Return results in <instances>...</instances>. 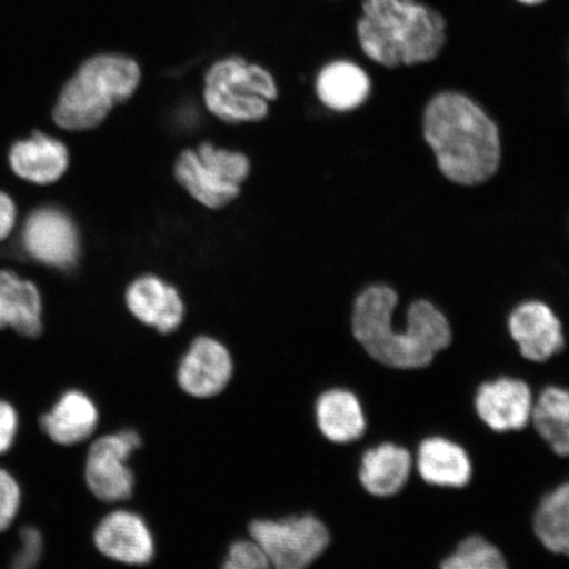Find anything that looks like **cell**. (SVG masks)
Segmentation results:
<instances>
[{
	"instance_id": "obj_2",
	"label": "cell",
	"mask_w": 569,
	"mask_h": 569,
	"mask_svg": "<svg viewBox=\"0 0 569 569\" xmlns=\"http://www.w3.org/2000/svg\"><path fill=\"white\" fill-rule=\"evenodd\" d=\"M400 293L388 283H373L356 296L352 336L377 365L391 369H422L451 346L453 327L442 308L419 297L408 305L403 325L395 317Z\"/></svg>"
},
{
	"instance_id": "obj_6",
	"label": "cell",
	"mask_w": 569,
	"mask_h": 569,
	"mask_svg": "<svg viewBox=\"0 0 569 569\" xmlns=\"http://www.w3.org/2000/svg\"><path fill=\"white\" fill-rule=\"evenodd\" d=\"M249 172L251 163L246 154L219 149L211 142H203L197 152L187 149L174 166L177 182L196 201L213 210L239 197Z\"/></svg>"
},
{
	"instance_id": "obj_21",
	"label": "cell",
	"mask_w": 569,
	"mask_h": 569,
	"mask_svg": "<svg viewBox=\"0 0 569 569\" xmlns=\"http://www.w3.org/2000/svg\"><path fill=\"white\" fill-rule=\"evenodd\" d=\"M320 433L331 443H353L365 436L367 418L359 397L347 389H330L316 403Z\"/></svg>"
},
{
	"instance_id": "obj_11",
	"label": "cell",
	"mask_w": 569,
	"mask_h": 569,
	"mask_svg": "<svg viewBox=\"0 0 569 569\" xmlns=\"http://www.w3.org/2000/svg\"><path fill=\"white\" fill-rule=\"evenodd\" d=\"M233 375L231 353L220 341L199 337L184 353L177 371L183 393L198 400L217 397L229 386Z\"/></svg>"
},
{
	"instance_id": "obj_20",
	"label": "cell",
	"mask_w": 569,
	"mask_h": 569,
	"mask_svg": "<svg viewBox=\"0 0 569 569\" xmlns=\"http://www.w3.org/2000/svg\"><path fill=\"white\" fill-rule=\"evenodd\" d=\"M38 338L42 331V302L36 284L9 270L0 272V330Z\"/></svg>"
},
{
	"instance_id": "obj_30",
	"label": "cell",
	"mask_w": 569,
	"mask_h": 569,
	"mask_svg": "<svg viewBox=\"0 0 569 569\" xmlns=\"http://www.w3.org/2000/svg\"><path fill=\"white\" fill-rule=\"evenodd\" d=\"M515 3L528 7V9H536V7H540L549 2V0H513Z\"/></svg>"
},
{
	"instance_id": "obj_18",
	"label": "cell",
	"mask_w": 569,
	"mask_h": 569,
	"mask_svg": "<svg viewBox=\"0 0 569 569\" xmlns=\"http://www.w3.org/2000/svg\"><path fill=\"white\" fill-rule=\"evenodd\" d=\"M12 172L21 180L36 184H51L66 174L69 167L68 148L46 133H34L12 146Z\"/></svg>"
},
{
	"instance_id": "obj_5",
	"label": "cell",
	"mask_w": 569,
	"mask_h": 569,
	"mask_svg": "<svg viewBox=\"0 0 569 569\" xmlns=\"http://www.w3.org/2000/svg\"><path fill=\"white\" fill-rule=\"evenodd\" d=\"M277 97L279 89L272 73L243 57H226L212 63L204 76L206 109L227 123L261 122Z\"/></svg>"
},
{
	"instance_id": "obj_22",
	"label": "cell",
	"mask_w": 569,
	"mask_h": 569,
	"mask_svg": "<svg viewBox=\"0 0 569 569\" xmlns=\"http://www.w3.org/2000/svg\"><path fill=\"white\" fill-rule=\"evenodd\" d=\"M531 422L555 453L569 457V389L546 388L533 402Z\"/></svg>"
},
{
	"instance_id": "obj_12",
	"label": "cell",
	"mask_w": 569,
	"mask_h": 569,
	"mask_svg": "<svg viewBox=\"0 0 569 569\" xmlns=\"http://www.w3.org/2000/svg\"><path fill=\"white\" fill-rule=\"evenodd\" d=\"M96 549L106 559L124 566H147L154 557V539L144 518L128 510H113L94 530Z\"/></svg>"
},
{
	"instance_id": "obj_4",
	"label": "cell",
	"mask_w": 569,
	"mask_h": 569,
	"mask_svg": "<svg viewBox=\"0 0 569 569\" xmlns=\"http://www.w3.org/2000/svg\"><path fill=\"white\" fill-rule=\"evenodd\" d=\"M139 63L123 54H98L84 61L62 89L53 118L62 130H92L138 90Z\"/></svg>"
},
{
	"instance_id": "obj_27",
	"label": "cell",
	"mask_w": 569,
	"mask_h": 569,
	"mask_svg": "<svg viewBox=\"0 0 569 569\" xmlns=\"http://www.w3.org/2000/svg\"><path fill=\"white\" fill-rule=\"evenodd\" d=\"M220 569H273L260 547L249 540H238L226 555Z\"/></svg>"
},
{
	"instance_id": "obj_14",
	"label": "cell",
	"mask_w": 569,
	"mask_h": 569,
	"mask_svg": "<svg viewBox=\"0 0 569 569\" xmlns=\"http://www.w3.org/2000/svg\"><path fill=\"white\" fill-rule=\"evenodd\" d=\"M127 308L162 336L174 332L183 320L184 306L177 289L154 276L140 277L126 295Z\"/></svg>"
},
{
	"instance_id": "obj_19",
	"label": "cell",
	"mask_w": 569,
	"mask_h": 569,
	"mask_svg": "<svg viewBox=\"0 0 569 569\" xmlns=\"http://www.w3.org/2000/svg\"><path fill=\"white\" fill-rule=\"evenodd\" d=\"M412 467L415 459L402 446L382 443L369 448L360 460L361 487L375 497H393L407 487Z\"/></svg>"
},
{
	"instance_id": "obj_13",
	"label": "cell",
	"mask_w": 569,
	"mask_h": 569,
	"mask_svg": "<svg viewBox=\"0 0 569 569\" xmlns=\"http://www.w3.org/2000/svg\"><path fill=\"white\" fill-rule=\"evenodd\" d=\"M532 408L530 387L515 377H498L483 382L476 391V412L496 432L525 429L531 422Z\"/></svg>"
},
{
	"instance_id": "obj_26",
	"label": "cell",
	"mask_w": 569,
	"mask_h": 569,
	"mask_svg": "<svg viewBox=\"0 0 569 569\" xmlns=\"http://www.w3.org/2000/svg\"><path fill=\"white\" fill-rule=\"evenodd\" d=\"M20 483L10 471L0 468V532L11 528L21 507Z\"/></svg>"
},
{
	"instance_id": "obj_15",
	"label": "cell",
	"mask_w": 569,
	"mask_h": 569,
	"mask_svg": "<svg viewBox=\"0 0 569 569\" xmlns=\"http://www.w3.org/2000/svg\"><path fill=\"white\" fill-rule=\"evenodd\" d=\"M41 431L62 447L83 443L96 432L99 411L92 398L82 390L70 389L62 393L40 418Z\"/></svg>"
},
{
	"instance_id": "obj_7",
	"label": "cell",
	"mask_w": 569,
	"mask_h": 569,
	"mask_svg": "<svg viewBox=\"0 0 569 569\" xmlns=\"http://www.w3.org/2000/svg\"><path fill=\"white\" fill-rule=\"evenodd\" d=\"M248 532L273 569H308L331 539L327 526L311 515L256 519Z\"/></svg>"
},
{
	"instance_id": "obj_9",
	"label": "cell",
	"mask_w": 569,
	"mask_h": 569,
	"mask_svg": "<svg viewBox=\"0 0 569 569\" xmlns=\"http://www.w3.org/2000/svg\"><path fill=\"white\" fill-rule=\"evenodd\" d=\"M507 329L525 360L542 365L565 351L563 322L552 306L539 298L518 302L509 312Z\"/></svg>"
},
{
	"instance_id": "obj_16",
	"label": "cell",
	"mask_w": 569,
	"mask_h": 569,
	"mask_svg": "<svg viewBox=\"0 0 569 569\" xmlns=\"http://www.w3.org/2000/svg\"><path fill=\"white\" fill-rule=\"evenodd\" d=\"M373 82L368 70L348 59L333 60L319 70L317 97L327 109L352 112L365 106L372 96Z\"/></svg>"
},
{
	"instance_id": "obj_23",
	"label": "cell",
	"mask_w": 569,
	"mask_h": 569,
	"mask_svg": "<svg viewBox=\"0 0 569 569\" xmlns=\"http://www.w3.org/2000/svg\"><path fill=\"white\" fill-rule=\"evenodd\" d=\"M532 528L545 549L569 558V482L542 498Z\"/></svg>"
},
{
	"instance_id": "obj_24",
	"label": "cell",
	"mask_w": 569,
	"mask_h": 569,
	"mask_svg": "<svg viewBox=\"0 0 569 569\" xmlns=\"http://www.w3.org/2000/svg\"><path fill=\"white\" fill-rule=\"evenodd\" d=\"M440 569H510L503 553L488 539L468 537L442 561Z\"/></svg>"
},
{
	"instance_id": "obj_8",
	"label": "cell",
	"mask_w": 569,
	"mask_h": 569,
	"mask_svg": "<svg viewBox=\"0 0 569 569\" xmlns=\"http://www.w3.org/2000/svg\"><path fill=\"white\" fill-rule=\"evenodd\" d=\"M142 445L138 431L107 433L91 443L84 461V481L99 501H126L133 495L134 476L128 460Z\"/></svg>"
},
{
	"instance_id": "obj_29",
	"label": "cell",
	"mask_w": 569,
	"mask_h": 569,
	"mask_svg": "<svg viewBox=\"0 0 569 569\" xmlns=\"http://www.w3.org/2000/svg\"><path fill=\"white\" fill-rule=\"evenodd\" d=\"M17 206L12 198L0 191V241L10 237L17 224Z\"/></svg>"
},
{
	"instance_id": "obj_17",
	"label": "cell",
	"mask_w": 569,
	"mask_h": 569,
	"mask_svg": "<svg viewBox=\"0 0 569 569\" xmlns=\"http://www.w3.org/2000/svg\"><path fill=\"white\" fill-rule=\"evenodd\" d=\"M415 465L425 482L439 488H465L473 475L472 460L465 447L443 437L422 440Z\"/></svg>"
},
{
	"instance_id": "obj_25",
	"label": "cell",
	"mask_w": 569,
	"mask_h": 569,
	"mask_svg": "<svg viewBox=\"0 0 569 569\" xmlns=\"http://www.w3.org/2000/svg\"><path fill=\"white\" fill-rule=\"evenodd\" d=\"M44 537L34 526H24L19 532V545L6 569H38L44 557Z\"/></svg>"
},
{
	"instance_id": "obj_1",
	"label": "cell",
	"mask_w": 569,
	"mask_h": 569,
	"mask_svg": "<svg viewBox=\"0 0 569 569\" xmlns=\"http://www.w3.org/2000/svg\"><path fill=\"white\" fill-rule=\"evenodd\" d=\"M421 138L433 168L455 188H480L500 173L505 158L501 127L466 91L445 89L427 99Z\"/></svg>"
},
{
	"instance_id": "obj_28",
	"label": "cell",
	"mask_w": 569,
	"mask_h": 569,
	"mask_svg": "<svg viewBox=\"0 0 569 569\" xmlns=\"http://www.w3.org/2000/svg\"><path fill=\"white\" fill-rule=\"evenodd\" d=\"M19 415L13 405L0 400V455L9 452L19 432Z\"/></svg>"
},
{
	"instance_id": "obj_10",
	"label": "cell",
	"mask_w": 569,
	"mask_h": 569,
	"mask_svg": "<svg viewBox=\"0 0 569 569\" xmlns=\"http://www.w3.org/2000/svg\"><path fill=\"white\" fill-rule=\"evenodd\" d=\"M21 243L34 261L61 270L73 268L81 252L73 220L54 208L36 210L27 218Z\"/></svg>"
},
{
	"instance_id": "obj_3",
	"label": "cell",
	"mask_w": 569,
	"mask_h": 569,
	"mask_svg": "<svg viewBox=\"0 0 569 569\" xmlns=\"http://www.w3.org/2000/svg\"><path fill=\"white\" fill-rule=\"evenodd\" d=\"M356 39L376 66L415 68L442 54L448 27L442 13L421 0H362Z\"/></svg>"
}]
</instances>
